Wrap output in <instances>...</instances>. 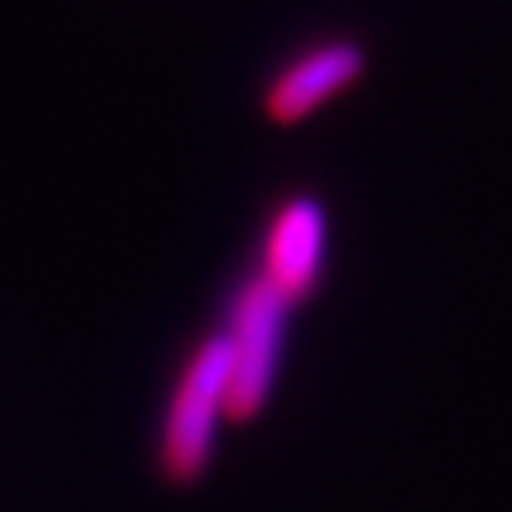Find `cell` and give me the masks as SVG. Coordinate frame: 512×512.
<instances>
[{
  "label": "cell",
  "instance_id": "cell-1",
  "mask_svg": "<svg viewBox=\"0 0 512 512\" xmlns=\"http://www.w3.org/2000/svg\"><path fill=\"white\" fill-rule=\"evenodd\" d=\"M232 402V342L214 335L196 349L175 388L168 424L160 438V463L178 484L203 477L214 452L217 424Z\"/></svg>",
  "mask_w": 512,
  "mask_h": 512
},
{
  "label": "cell",
  "instance_id": "cell-2",
  "mask_svg": "<svg viewBox=\"0 0 512 512\" xmlns=\"http://www.w3.org/2000/svg\"><path fill=\"white\" fill-rule=\"evenodd\" d=\"M288 306L292 303L274 288V281L267 274L253 278L239 292L232 331H228V342H232V402H228V416L232 420H249L271 399L281 363V342H285Z\"/></svg>",
  "mask_w": 512,
  "mask_h": 512
},
{
  "label": "cell",
  "instance_id": "cell-3",
  "mask_svg": "<svg viewBox=\"0 0 512 512\" xmlns=\"http://www.w3.org/2000/svg\"><path fill=\"white\" fill-rule=\"evenodd\" d=\"M363 64H367V57L356 43H331V47L313 50L274 82V89L267 93V111L274 121L306 118L328 96L360 79Z\"/></svg>",
  "mask_w": 512,
  "mask_h": 512
},
{
  "label": "cell",
  "instance_id": "cell-4",
  "mask_svg": "<svg viewBox=\"0 0 512 512\" xmlns=\"http://www.w3.org/2000/svg\"><path fill=\"white\" fill-rule=\"evenodd\" d=\"M324 253V214L313 200H292L274 221L267 242V278L288 303L310 296Z\"/></svg>",
  "mask_w": 512,
  "mask_h": 512
}]
</instances>
